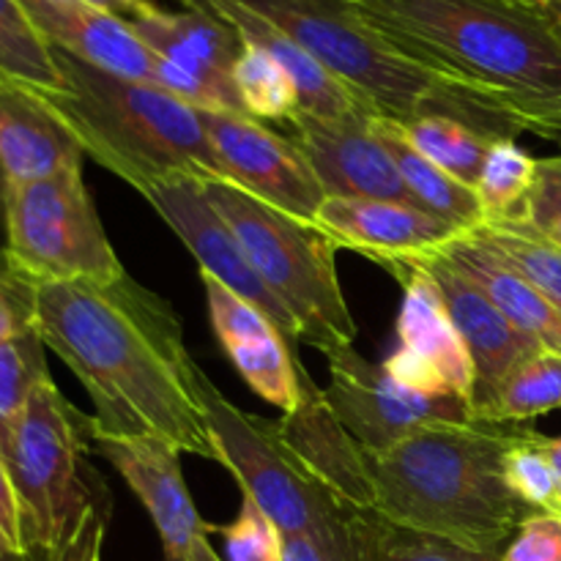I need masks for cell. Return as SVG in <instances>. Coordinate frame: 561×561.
Listing matches in <instances>:
<instances>
[{
    "mask_svg": "<svg viewBox=\"0 0 561 561\" xmlns=\"http://www.w3.org/2000/svg\"><path fill=\"white\" fill-rule=\"evenodd\" d=\"M33 329L91 398L93 431L217 460L179 312L129 272L110 283L36 285Z\"/></svg>",
    "mask_w": 561,
    "mask_h": 561,
    "instance_id": "1",
    "label": "cell"
},
{
    "mask_svg": "<svg viewBox=\"0 0 561 561\" xmlns=\"http://www.w3.org/2000/svg\"><path fill=\"white\" fill-rule=\"evenodd\" d=\"M398 53L458 82L524 131L561 137V36L510 0H348Z\"/></svg>",
    "mask_w": 561,
    "mask_h": 561,
    "instance_id": "2",
    "label": "cell"
},
{
    "mask_svg": "<svg viewBox=\"0 0 561 561\" xmlns=\"http://www.w3.org/2000/svg\"><path fill=\"white\" fill-rule=\"evenodd\" d=\"M520 431L488 422L433 425L383 455H367L373 513L488 553H502L535 510L504 480Z\"/></svg>",
    "mask_w": 561,
    "mask_h": 561,
    "instance_id": "3",
    "label": "cell"
},
{
    "mask_svg": "<svg viewBox=\"0 0 561 561\" xmlns=\"http://www.w3.org/2000/svg\"><path fill=\"white\" fill-rule=\"evenodd\" d=\"M66 88L42 99L82 153L137 192L175 179L217 181L219 164L197 107L151 82L129 80L58 53Z\"/></svg>",
    "mask_w": 561,
    "mask_h": 561,
    "instance_id": "4",
    "label": "cell"
},
{
    "mask_svg": "<svg viewBox=\"0 0 561 561\" xmlns=\"http://www.w3.org/2000/svg\"><path fill=\"white\" fill-rule=\"evenodd\" d=\"M294 38L376 115L409 121L422 113H453L504 137L524 131L458 82L405 58L378 36L348 0H230Z\"/></svg>",
    "mask_w": 561,
    "mask_h": 561,
    "instance_id": "5",
    "label": "cell"
},
{
    "mask_svg": "<svg viewBox=\"0 0 561 561\" xmlns=\"http://www.w3.org/2000/svg\"><path fill=\"white\" fill-rule=\"evenodd\" d=\"M203 186L252 268L296 318L301 345L323 356L354 345L356 321L337 277V247L312 225L266 206L230 181H203Z\"/></svg>",
    "mask_w": 561,
    "mask_h": 561,
    "instance_id": "6",
    "label": "cell"
},
{
    "mask_svg": "<svg viewBox=\"0 0 561 561\" xmlns=\"http://www.w3.org/2000/svg\"><path fill=\"white\" fill-rule=\"evenodd\" d=\"M88 449H93L91 416L80 414L53 378L33 392L31 403L0 444L36 561L69 535L88 502L102 491L99 482L85 480L91 474L85 466Z\"/></svg>",
    "mask_w": 561,
    "mask_h": 561,
    "instance_id": "7",
    "label": "cell"
},
{
    "mask_svg": "<svg viewBox=\"0 0 561 561\" xmlns=\"http://www.w3.org/2000/svg\"><path fill=\"white\" fill-rule=\"evenodd\" d=\"M3 250L36 285L110 283L126 274L93 206L82 168L5 184Z\"/></svg>",
    "mask_w": 561,
    "mask_h": 561,
    "instance_id": "8",
    "label": "cell"
},
{
    "mask_svg": "<svg viewBox=\"0 0 561 561\" xmlns=\"http://www.w3.org/2000/svg\"><path fill=\"white\" fill-rule=\"evenodd\" d=\"M206 416L214 458L233 474L241 493L274 520L283 537L307 535L354 513L296 460L277 422L247 414L225 398L201 365L192 373Z\"/></svg>",
    "mask_w": 561,
    "mask_h": 561,
    "instance_id": "9",
    "label": "cell"
},
{
    "mask_svg": "<svg viewBox=\"0 0 561 561\" xmlns=\"http://www.w3.org/2000/svg\"><path fill=\"white\" fill-rule=\"evenodd\" d=\"M329 409L367 455H383L416 431L477 422L474 405L458 394H420L400 387L383 365H373L354 345L327 354Z\"/></svg>",
    "mask_w": 561,
    "mask_h": 561,
    "instance_id": "10",
    "label": "cell"
},
{
    "mask_svg": "<svg viewBox=\"0 0 561 561\" xmlns=\"http://www.w3.org/2000/svg\"><path fill=\"white\" fill-rule=\"evenodd\" d=\"M222 181L312 225L327 190L290 135L230 110H197Z\"/></svg>",
    "mask_w": 561,
    "mask_h": 561,
    "instance_id": "11",
    "label": "cell"
},
{
    "mask_svg": "<svg viewBox=\"0 0 561 561\" xmlns=\"http://www.w3.org/2000/svg\"><path fill=\"white\" fill-rule=\"evenodd\" d=\"M403 288L398 312V351L387 356L383 370L420 394H458L474 400V362L455 329L442 288L414 257L387 263ZM474 405V403H471Z\"/></svg>",
    "mask_w": 561,
    "mask_h": 561,
    "instance_id": "12",
    "label": "cell"
},
{
    "mask_svg": "<svg viewBox=\"0 0 561 561\" xmlns=\"http://www.w3.org/2000/svg\"><path fill=\"white\" fill-rule=\"evenodd\" d=\"M162 222L181 239V244L192 252L201 274L219 279L228 290L241 296L244 301L266 312L283 337L288 340L290 351L301 356V337L296 318L277 301V296L266 288L261 274L252 268L250 257L241 250L239 239L225 222L222 214L211 206L206 186L197 179H175L164 184L148 186L140 192Z\"/></svg>",
    "mask_w": 561,
    "mask_h": 561,
    "instance_id": "13",
    "label": "cell"
},
{
    "mask_svg": "<svg viewBox=\"0 0 561 561\" xmlns=\"http://www.w3.org/2000/svg\"><path fill=\"white\" fill-rule=\"evenodd\" d=\"M91 447L131 488L162 540L164 561H186L201 537L217 531L197 513L181 469V449L159 438L102 436L91 425Z\"/></svg>",
    "mask_w": 561,
    "mask_h": 561,
    "instance_id": "14",
    "label": "cell"
},
{
    "mask_svg": "<svg viewBox=\"0 0 561 561\" xmlns=\"http://www.w3.org/2000/svg\"><path fill=\"white\" fill-rule=\"evenodd\" d=\"M312 228L327 236L337 250L359 252L378 266L431 255L466 233L458 225L433 217L411 203L337 195H327L312 219Z\"/></svg>",
    "mask_w": 561,
    "mask_h": 561,
    "instance_id": "15",
    "label": "cell"
},
{
    "mask_svg": "<svg viewBox=\"0 0 561 561\" xmlns=\"http://www.w3.org/2000/svg\"><path fill=\"white\" fill-rule=\"evenodd\" d=\"M299 373V400L285 411L277 431L301 466L354 510H373L370 460L362 444L337 420L323 398V387L310 376L305 356L296 359Z\"/></svg>",
    "mask_w": 561,
    "mask_h": 561,
    "instance_id": "16",
    "label": "cell"
},
{
    "mask_svg": "<svg viewBox=\"0 0 561 561\" xmlns=\"http://www.w3.org/2000/svg\"><path fill=\"white\" fill-rule=\"evenodd\" d=\"M129 25L157 58L203 88L208 110L244 113L233 88L241 38L228 22L203 9L168 11L151 3L142 14L131 16Z\"/></svg>",
    "mask_w": 561,
    "mask_h": 561,
    "instance_id": "17",
    "label": "cell"
},
{
    "mask_svg": "<svg viewBox=\"0 0 561 561\" xmlns=\"http://www.w3.org/2000/svg\"><path fill=\"white\" fill-rule=\"evenodd\" d=\"M370 118L323 121L299 113L290 121V137L312 164L327 195L373 197L414 206L398 164L370 129Z\"/></svg>",
    "mask_w": 561,
    "mask_h": 561,
    "instance_id": "18",
    "label": "cell"
},
{
    "mask_svg": "<svg viewBox=\"0 0 561 561\" xmlns=\"http://www.w3.org/2000/svg\"><path fill=\"white\" fill-rule=\"evenodd\" d=\"M208 301L211 329L225 356L236 367L247 387L279 411H290L299 400V373L288 340L277 323L255 305L236 296L219 279L201 274Z\"/></svg>",
    "mask_w": 561,
    "mask_h": 561,
    "instance_id": "19",
    "label": "cell"
},
{
    "mask_svg": "<svg viewBox=\"0 0 561 561\" xmlns=\"http://www.w3.org/2000/svg\"><path fill=\"white\" fill-rule=\"evenodd\" d=\"M416 263L433 274V279L442 288L447 310L453 316L455 329L463 337L466 351L474 362V416L485 409L504 383V378L542 345L515 329L502 312L496 310L491 299L477 288L471 279H466L453 263L444 261L438 252L414 257Z\"/></svg>",
    "mask_w": 561,
    "mask_h": 561,
    "instance_id": "20",
    "label": "cell"
},
{
    "mask_svg": "<svg viewBox=\"0 0 561 561\" xmlns=\"http://www.w3.org/2000/svg\"><path fill=\"white\" fill-rule=\"evenodd\" d=\"M49 47L88 66L157 85V55L129 20L82 0H20Z\"/></svg>",
    "mask_w": 561,
    "mask_h": 561,
    "instance_id": "21",
    "label": "cell"
},
{
    "mask_svg": "<svg viewBox=\"0 0 561 561\" xmlns=\"http://www.w3.org/2000/svg\"><path fill=\"white\" fill-rule=\"evenodd\" d=\"M184 9H203L208 14L219 16L236 31V36L244 44L266 49L296 82V91L301 99V113L316 115L323 121H348V118H370L373 113L354 91L343 85L332 71L323 69L310 53L299 47L294 38L266 22L263 16L252 14L244 5L230 3V0H181Z\"/></svg>",
    "mask_w": 561,
    "mask_h": 561,
    "instance_id": "22",
    "label": "cell"
},
{
    "mask_svg": "<svg viewBox=\"0 0 561 561\" xmlns=\"http://www.w3.org/2000/svg\"><path fill=\"white\" fill-rule=\"evenodd\" d=\"M80 142L53 107L31 93L0 88V170L5 184L49 179L82 168Z\"/></svg>",
    "mask_w": 561,
    "mask_h": 561,
    "instance_id": "23",
    "label": "cell"
},
{
    "mask_svg": "<svg viewBox=\"0 0 561 561\" xmlns=\"http://www.w3.org/2000/svg\"><path fill=\"white\" fill-rule=\"evenodd\" d=\"M438 255L453 263L466 279L477 285L488 299L496 305V310L529 334L531 340L561 354V316L546 301V296L529 283L520 272H515L504 257H499L480 236L460 233L438 250Z\"/></svg>",
    "mask_w": 561,
    "mask_h": 561,
    "instance_id": "24",
    "label": "cell"
},
{
    "mask_svg": "<svg viewBox=\"0 0 561 561\" xmlns=\"http://www.w3.org/2000/svg\"><path fill=\"white\" fill-rule=\"evenodd\" d=\"M370 129L376 131V137L383 142L389 157L398 164L400 179H403L414 206L425 208L433 217H442L447 222L458 225L466 233L480 228L482 214L474 190L455 179V175H449L447 170L438 168L436 162H431L420 148H414V142L405 137L400 121L373 115Z\"/></svg>",
    "mask_w": 561,
    "mask_h": 561,
    "instance_id": "25",
    "label": "cell"
},
{
    "mask_svg": "<svg viewBox=\"0 0 561 561\" xmlns=\"http://www.w3.org/2000/svg\"><path fill=\"white\" fill-rule=\"evenodd\" d=\"M0 88L36 99L58 96L66 88L58 55L20 0H0Z\"/></svg>",
    "mask_w": 561,
    "mask_h": 561,
    "instance_id": "26",
    "label": "cell"
},
{
    "mask_svg": "<svg viewBox=\"0 0 561 561\" xmlns=\"http://www.w3.org/2000/svg\"><path fill=\"white\" fill-rule=\"evenodd\" d=\"M405 137L420 148L431 162L447 170L458 181L474 190L482 173L488 151L499 140V131L474 124L463 115L453 113H422L409 121H400Z\"/></svg>",
    "mask_w": 561,
    "mask_h": 561,
    "instance_id": "27",
    "label": "cell"
},
{
    "mask_svg": "<svg viewBox=\"0 0 561 561\" xmlns=\"http://www.w3.org/2000/svg\"><path fill=\"white\" fill-rule=\"evenodd\" d=\"M561 409V354L540 348L526 356L477 414L488 425H524Z\"/></svg>",
    "mask_w": 561,
    "mask_h": 561,
    "instance_id": "28",
    "label": "cell"
},
{
    "mask_svg": "<svg viewBox=\"0 0 561 561\" xmlns=\"http://www.w3.org/2000/svg\"><path fill=\"white\" fill-rule=\"evenodd\" d=\"M537 175V159L515 137H499L474 184L482 225L510 222L524 206Z\"/></svg>",
    "mask_w": 561,
    "mask_h": 561,
    "instance_id": "29",
    "label": "cell"
},
{
    "mask_svg": "<svg viewBox=\"0 0 561 561\" xmlns=\"http://www.w3.org/2000/svg\"><path fill=\"white\" fill-rule=\"evenodd\" d=\"M233 88L244 115L255 121H290L301 113L296 82L266 49L241 42V55L233 66Z\"/></svg>",
    "mask_w": 561,
    "mask_h": 561,
    "instance_id": "30",
    "label": "cell"
},
{
    "mask_svg": "<svg viewBox=\"0 0 561 561\" xmlns=\"http://www.w3.org/2000/svg\"><path fill=\"white\" fill-rule=\"evenodd\" d=\"M480 236L499 257L510 263L515 272L524 274L548 305L561 316V247L542 236L510 228V225H480L471 230Z\"/></svg>",
    "mask_w": 561,
    "mask_h": 561,
    "instance_id": "31",
    "label": "cell"
},
{
    "mask_svg": "<svg viewBox=\"0 0 561 561\" xmlns=\"http://www.w3.org/2000/svg\"><path fill=\"white\" fill-rule=\"evenodd\" d=\"M367 561H502V553L466 548L460 542L405 529L365 510Z\"/></svg>",
    "mask_w": 561,
    "mask_h": 561,
    "instance_id": "32",
    "label": "cell"
},
{
    "mask_svg": "<svg viewBox=\"0 0 561 561\" xmlns=\"http://www.w3.org/2000/svg\"><path fill=\"white\" fill-rule=\"evenodd\" d=\"M49 378L47 345L36 329L0 345V444L31 403L33 392Z\"/></svg>",
    "mask_w": 561,
    "mask_h": 561,
    "instance_id": "33",
    "label": "cell"
},
{
    "mask_svg": "<svg viewBox=\"0 0 561 561\" xmlns=\"http://www.w3.org/2000/svg\"><path fill=\"white\" fill-rule=\"evenodd\" d=\"M504 480L529 510L561 515V482L542 447V433H518L513 447L504 455Z\"/></svg>",
    "mask_w": 561,
    "mask_h": 561,
    "instance_id": "34",
    "label": "cell"
},
{
    "mask_svg": "<svg viewBox=\"0 0 561 561\" xmlns=\"http://www.w3.org/2000/svg\"><path fill=\"white\" fill-rule=\"evenodd\" d=\"M283 561H367L365 510H354L323 529L283 537Z\"/></svg>",
    "mask_w": 561,
    "mask_h": 561,
    "instance_id": "35",
    "label": "cell"
},
{
    "mask_svg": "<svg viewBox=\"0 0 561 561\" xmlns=\"http://www.w3.org/2000/svg\"><path fill=\"white\" fill-rule=\"evenodd\" d=\"M502 225L542 236L561 247V153L537 159L535 184H531L524 206L510 222Z\"/></svg>",
    "mask_w": 561,
    "mask_h": 561,
    "instance_id": "36",
    "label": "cell"
},
{
    "mask_svg": "<svg viewBox=\"0 0 561 561\" xmlns=\"http://www.w3.org/2000/svg\"><path fill=\"white\" fill-rule=\"evenodd\" d=\"M217 535L228 561H283V531L252 499L244 496L233 524L217 526Z\"/></svg>",
    "mask_w": 561,
    "mask_h": 561,
    "instance_id": "37",
    "label": "cell"
},
{
    "mask_svg": "<svg viewBox=\"0 0 561 561\" xmlns=\"http://www.w3.org/2000/svg\"><path fill=\"white\" fill-rule=\"evenodd\" d=\"M33 316H36V283H31L0 247V345L31 332Z\"/></svg>",
    "mask_w": 561,
    "mask_h": 561,
    "instance_id": "38",
    "label": "cell"
},
{
    "mask_svg": "<svg viewBox=\"0 0 561 561\" xmlns=\"http://www.w3.org/2000/svg\"><path fill=\"white\" fill-rule=\"evenodd\" d=\"M502 561H561V515L531 513L502 551Z\"/></svg>",
    "mask_w": 561,
    "mask_h": 561,
    "instance_id": "39",
    "label": "cell"
},
{
    "mask_svg": "<svg viewBox=\"0 0 561 561\" xmlns=\"http://www.w3.org/2000/svg\"><path fill=\"white\" fill-rule=\"evenodd\" d=\"M0 537L9 542L11 551H16L20 557L36 559L27 546V531H25V518H22V504L16 496L14 480H11L9 463H5L3 453H0Z\"/></svg>",
    "mask_w": 561,
    "mask_h": 561,
    "instance_id": "40",
    "label": "cell"
},
{
    "mask_svg": "<svg viewBox=\"0 0 561 561\" xmlns=\"http://www.w3.org/2000/svg\"><path fill=\"white\" fill-rule=\"evenodd\" d=\"M82 3L99 5V9L113 11V14L124 16V20H131V16L142 14L151 5V0H82Z\"/></svg>",
    "mask_w": 561,
    "mask_h": 561,
    "instance_id": "41",
    "label": "cell"
},
{
    "mask_svg": "<svg viewBox=\"0 0 561 561\" xmlns=\"http://www.w3.org/2000/svg\"><path fill=\"white\" fill-rule=\"evenodd\" d=\"M186 561H225V559L217 557V551H214V546L208 542V537H201V540L192 546L190 559H186Z\"/></svg>",
    "mask_w": 561,
    "mask_h": 561,
    "instance_id": "42",
    "label": "cell"
},
{
    "mask_svg": "<svg viewBox=\"0 0 561 561\" xmlns=\"http://www.w3.org/2000/svg\"><path fill=\"white\" fill-rule=\"evenodd\" d=\"M542 447H546L548 458H551L553 469H557V477L561 482V436H542Z\"/></svg>",
    "mask_w": 561,
    "mask_h": 561,
    "instance_id": "43",
    "label": "cell"
},
{
    "mask_svg": "<svg viewBox=\"0 0 561 561\" xmlns=\"http://www.w3.org/2000/svg\"><path fill=\"white\" fill-rule=\"evenodd\" d=\"M537 9L546 14V20L557 27V33L561 36V0H540V3H537Z\"/></svg>",
    "mask_w": 561,
    "mask_h": 561,
    "instance_id": "44",
    "label": "cell"
},
{
    "mask_svg": "<svg viewBox=\"0 0 561 561\" xmlns=\"http://www.w3.org/2000/svg\"><path fill=\"white\" fill-rule=\"evenodd\" d=\"M0 561H36V559L20 557V553H16V551H11V548H9V542H5L3 537H0Z\"/></svg>",
    "mask_w": 561,
    "mask_h": 561,
    "instance_id": "45",
    "label": "cell"
},
{
    "mask_svg": "<svg viewBox=\"0 0 561 561\" xmlns=\"http://www.w3.org/2000/svg\"><path fill=\"white\" fill-rule=\"evenodd\" d=\"M3 214H5V175L0 170V236H3Z\"/></svg>",
    "mask_w": 561,
    "mask_h": 561,
    "instance_id": "46",
    "label": "cell"
},
{
    "mask_svg": "<svg viewBox=\"0 0 561 561\" xmlns=\"http://www.w3.org/2000/svg\"><path fill=\"white\" fill-rule=\"evenodd\" d=\"M510 3H526V5H537L540 0H510Z\"/></svg>",
    "mask_w": 561,
    "mask_h": 561,
    "instance_id": "47",
    "label": "cell"
}]
</instances>
